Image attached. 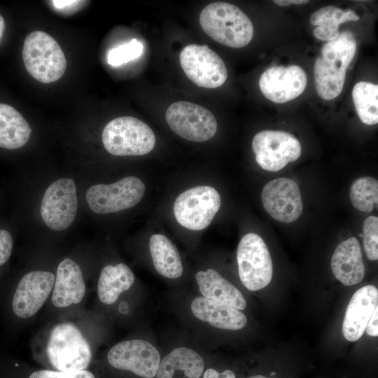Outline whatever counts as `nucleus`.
I'll use <instances>...</instances> for the list:
<instances>
[{"instance_id": "f257e3e1", "label": "nucleus", "mask_w": 378, "mask_h": 378, "mask_svg": "<svg viewBox=\"0 0 378 378\" xmlns=\"http://www.w3.org/2000/svg\"><path fill=\"white\" fill-rule=\"evenodd\" d=\"M12 203L10 216L18 233L42 244L59 241L83 216L76 172L50 165L15 172L6 183Z\"/></svg>"}, {"instance_id": "f03ea898", "label": "nucleus", "mask_w": 378, "mask_h": 378, "mask_svg": "<svg viewBox=\"0 0 378 378\" xmlns=\"http://www.w3.org/2000/svg\"><path fill=\"white\" fill-rule=\"evenodd\" d=\"M75 171L83 216L88 219L93 220L128 211L136 206L144 196L145 184L136 176H126L107 183L101 181L91 173Z\"/></svg>"}, {"instance_id": "7ed1b4c3", "label": "nucleus", "mask_w": 378, "mask_h": 378, "mask_svg": "<svg viewBox=\"0 0 378 378\" xmlns=\"http://www.w3.org/2000/svg\"><path fill=\"white\" fill-rule=\"evenodd\" d=\"M356 48L355 37L349 31L340 33L335 40L323 45L314 66L316 90L321 99L331 100L340 94Z\"/></svg>"}, {"instance_id": "20e7f679", "label": "nucleus", "mask_w": 378, "mask_h": 378, "mask_svg": "<svg viewBox=\"0 0 378 378\" xmlns=\"http://www.w3.org/2000/svg\"><path fill=\"white\" fill-rule=\"evenodd\" d=\"M45 354L50 369L62 372L88 370L92 359L88 341L71 322L59 323L52 328Z\"/></svg>"}, {"instance_id": "39448f33", "label": "nucleus", "mask_w": 378, "mask_h": 378, "mask_svg": "<svg viewBox=\"0 0 378 378\" xmlns=\"http://www.w3.org/2000/svg\"><path fill=\"white\" fill-rule=\"evenodd\" d=\"M200 24L212 39L230 48H243L253 36L250 18L237 6L227 2L207 5L200 14Z\"/></svg>"}, {"instance_id": "423d86ee", "label": "nucleus", "mask_w": 378, "mask_h": 378, "mask_svg": "<svg viewBox=\"0 0 378 378\" xmlns=\"http://www.w3.org/2000/svg\"><path fill=\"white\" fill-rule=\"evenodd\" d=\"M101 140L104 149L115 157L144 155L155 145L151 128L132 116H120L109 121L102 130Z\"/></svg>"}, {"instance_id": "0eeeda50", "label": "nucleus", "mask_w": 378, "mask_h": 378, "mask_svg": "<svg viewBox=\"0 0 378 378\" xmlns=\"http://www.w3.org/2000/svg\"><path fill=\"white\" fill-rule=\"evenodd\" d=\"M22 59L29 74L43 83L59 80L66 69V59L58 43L43 31H34L27 36Z\"/></svg>"}, {"instance_id": "6e6552de", "label": "nucleus", "mask_w": 378, "mask_h": 378, "mask_svg": "<svg viewBox=\"0 0 378 378\" xmlns=\"http://www.w3.org/2000/svg\"><path fill=\"white\" fill-rule=\"evenodd\" d=\"M220 204V196L215 188L200 186L181 193L174 201L173 211L181 226L199 231L209 225Z\"/></svg>"}, {"instance_id": "1a4fd4ad", "label": "nucleus", "mask_w": 378, "mask_h": 378, "mask_svg": "<svg viewBox=\"0 0 378 378\" xmlns=\"http://www.w3.org/2000/svg\"><path fill=\"white\" fill-rule=\"evenodd\" d=\"M237 260L240 280L249 290H260L271 282L272 260L267 245L258 234L248 233L241 239Z\"/></svg>"}, {"instance_id": "9d476101", "label": "nucleus", "mask_w": 378, "mask_h": 378, "mask_svg": "<svg viewBox=\"0 0 378 378\" xmlns=\"http://www.w3.org/2000/svg\"><path fill=\"white\" fill-rule=\"evenodd\" d=\"M165 118L171 130L188 141H208L217 131L214 115L207 108L192 102L180 101L172 104Z\"/></svg>"}, {"instance_id": "9b49d317", "label": "nucleus", "mask_w": 378, "mask_h": 378, "mask_svg": "<svg viewBox=\"0 0 378 378\" xmlns=\"http://www.w3.org/2000/svg\"><path fill=\"white\" fill-rule=\"evenodd\" d=\"M257 163L263 169L277 172L297 160L302 153L298 139L292 134L279 130H263L252 141Z\"/></svg>"}, {"instance_id": "f8f14e48", "label": "nucleus", "mask_w": 378, "mask_h": 378, "mask_svg": "<svg viewBox=\"0 0 378 378\" xmlns=\"http://www.w3.org/2000/svg\"><path fill=\"white\" fill-rule=\"evenodd\" d=\"M179 61L187 77L199 87L216 88L227 80L224 62L207 46H186L180 53Z\"/></svg>"}, {"instance_id": "ddd939ff", "label": "nucleus", "mask_w": 378, "mask_h": 378, "mask_svg": "<svg viewBox=\"0 0 378 378\" xmlns=\"http://www.w3.org/2000/svg\"><path fill=\"white\" fill-rule=\"evenodd\" d=\"M107 361L114 369L142 378H153L158 372L160 356L153 344L136 339L122 341L112 346L107 354Z\"/></svg>"}, {"instance_id": "4468645a", "label": "nucleus", "mask_w": 378, "mask_h": 378, "mask_svg": "<svg viewBox=\"0 0 378 378\" xmlns=\"http://www.w3.org/2000/svg\"><path fill=\"white\" fill-rule=\"evenodd\" d=\"M55 272L46 268H34L20 277L12 299L13 313L20 318L34 316L52 293Z\"/></svg>"}, {"instance_id": "2eb2a0df", "label": "nucleus", "mask_w": 378, "mask_h": 378, "mask_svg": "<svg viewBox=\"0 0 378 378\" xmlns=\"http://www.w3.org/2000/svg\"><path fill=\"white\" fill-rule=\"evenodd\" d=\"M261 199L269 215L281 223L293 222L302 212L300 188L288 178H277L267 183L262 188Z\"/></svg>"}, {"instance_id": "dca6fc26", "label": "nucleus", "mask_w": 378, "mask_h": 378, "mask_svg": "<svg viewBox=\"0 0 378 378\" xmlns=\"http://www.w3.org/2000/svg\"><path fill=\"white\" fill-rule=\"evenodd\" d=\"M307 83L305 71L299 66H273L260 76L259 87L263 95L276 104H283L302 94Z\"/></svg>"}, {"instance_id": "f3484780", "label": "nucleus", "mask_w": 378, "mask_h": 378, "mask_svg": "<svg viewBox=\"0 0 378 378\" xmlns=\"http://www.w3.org/2000/svg\"><path fill=\"white\" fill-rule=\"evenodd\" d=\"M86 293V284L81 263L72 255L58 260L55 270V282L51 302L59 308L80 303Z\"/></svg>"}, {"instance_id": "a211bd4d", "label": "nucleus", "mask_w": 378, "mask_h": 378, "mask_svg": "<svg viewBox=\"0 0 378 378\" xmlns=\"http://www.w3.org/2000/svg\"><path fill=\"white\" fill-rule=\"evenodd\" d=\"M377 307L378 290L375 286L367 285L356 291L347 305L342 323V333L346 340L355 342L362 337Z\"/></svg>"}, {"instance_id": "6ab92c4d", "label": "nucleus", "mask_w": 378, "mask_h": 378, "mask_svg": "<svg viewBox=\"0 0 378 378\" xmlns=\"http://www.w3.org/2000/svg\"><path fill=\"white\" fill-rule=\"evenodd\" d=\"M335 277L345 286L359 284L364 278L365 265L358 240L356 237L340 243L331 258Z\"/></svg>"}, {"instance_id": "aec40b11", "label": "nucleus", "mask_w": 378, "mask_h": 378, "mask_svg": "<svg viewBox=\"0 0 378 378\" xmlns=\"http://www.w3.org/2000/svg\"><path fill=\"white\" fill-rule=\"evenodd\" d=\"M191 310L198 319L220 329L240 330L247 323L246 316L240 310L204 297L196 298Z\"/></svg>"}, {"instance_id": "412c9836", "label": "nucleus", "mask_w": 378, "mask_h": 378, "mask_svg": "<svg viewBox=\"0 0 378 378\" xmlns=\"http://www.w3.org/2000/svg\"><path fill=\"white\" fill-rule=\"evenodd\" d=\"M195 279L204 298L239 310L246 307V301L242 293L216 270L209 268L206 271H199Z\"/></svg>"}, {"instance_id": "4be33fe9", "label": "nucleus", "mask_w": 378, "mask_h": 378, "mask_svg": "<svg viewBox=\"0 0 378 378\" xmlns=\"http://www.w3.org/2000/svg\"><path fill=\"white\" fill-rule=\"evenodd\" d=\"M204 369L202 358L194 350L181 346L160 360L156 378H200Z\"/></svg>"}, {"instance_id": "5701e85b", "label": "nucleus", "mask_w": 378, "mask_h": 378, "mask_svg": "<svg viewBox=\"0 0 378 378\" xmlns=\"http://www.w3.org/2000/svg\"><path fill=\"white\" fill-rule=\"evenodd\" d=\"M32 129L22 115L11 106L0 104V148L17 150L29 142Z\"/></svg>"}, {"instance_id": "b1692460", "label": "nucleus", "mask_w": 378, "mask_h": 378, "mask_svg": "<svg viewBox=\"0 0 378 378\" xmlns=\"http://www.w3.org/2000/svg\"><path fill=\"white\" fill-rule=\"evenodd\" d=\"M134 280L133 272L123 262L104 265L100 270L97 285L99 300L108 305L115 303L122 293L130 289Z\"/></svg>"}, {"instance_id": "393cba45", "label": "nucleus", "mask_w": 378, "mask_h": 378, "mask_svg": "<svg viewBox=\"0 0 378 378\" xmlns=\"http://www.w3.org/2000/svg\"><path fill=\"white\" fill-rule=\"evenodd\" d=\"M149 248L153 265L160 274L169 279L182 275L183 267L180 254L168 237L162 234H153Z\"/></svg>"}, {"instance_id": "a878e982", "label": "nucleus", "mask_w": 378, "mask_h": 378, "mask_svg": "<svg viewBox=\"0 0 378 378\" xmlns=\"http://www.w3.org/2000/svg\"><path fill=\"white\" fill-rule=\"evenodd\" d=\"M358 20L359 17L351 9L342 10L336 6H328L315 11L310 17V23L316 26L313 31L314 36L328 42L338 37L340 24Z\"/></svg>"}, {"instance_id": "bb28decb", "label": "nucleus", "mask_w": 378, "mask_h": 378, "mask_svg": "<svg viewBox=\"0 0 378 378\" xmlns=\"http://www.w3.org/2000/svg\"><path fill=\"white\" fill-rule=\"evenodd\" d=\"M352 98L360 120L368 125L377 124L378 85L370 82H358L352 90Z\"/></svg>"}, {"instance_id": "cd10ccee", "label": "nucleus", "mask_w": 378, "mask_h": 378, "mask_svg": "<svg viewBox=\"0 0 378 378\" xmlns=\"http://www.w3.org/2000/svg\"><path fill=\"white\" fill-rule=\"evenodd\" d=\"M353 206L358 210L371 212L378 202V181L371 176L360 177L353 182L349 192Z\"/></svg>"}, {"instance_id": "c85d7f7f", "label": "nucleus", "mask_w": 378, "mask_h": 378, "mask_svg": "<svg viewBox=\"0 0 378 378\" xmlns=\"http://www.w3.org/2000/svg\"><path fill=\"white\" fill-rule=\"evenodd\" d=\"M18 233L17 225L10 216L0 214V270L9 262Z\"/></svg>"}, {"instance_id": "c756f323", "label": "nucleus", "mask_w": 378, "mask_h": 378, "mask_svg": "<svg viewBox=\"0 0 378 378\" xmlns=\"http://www.w3.org/2000/svg\"><path fill=\"white\" fill-rule=\"evenodd\" d=\"M144 51L143 44L136 38L111 49L107 55V62L118 66L139 57Z\"/></svg>"}, {"instance_id": "7c9ffc66", "label": "nucleus", "mask_w": 378, "mask_h": 378, "mask_svg": "<svg viewBox=\"0 0 378 378\" xmlns=\"http://www.w3.org/2000/svg\"><path fill=\"white\" fill-rule=\"evenodd\" d=\"M363 238L365 252L368 259H378V218L370 216L368 217L363 227Z\"/></svg>"}, {"instance_id": "2f4dec72", "label": "nucleus", "mask_w": 378, "mask_h": 378, "mask_svg": "<svg viewBox=\"0 0 378 378\" xmlns=\"http://www.w3.org/2000/svg\"><path fill=\"white\" fill-rule=\"evenodd\" d=\"M24 378H97L89 370L76 372H62L51 369L30 371Z\"/></svg>"}, {"instance_id": "473e14b6", "label": "nucleus", "mask_w": 378, "mask_h": 378, "mask_svg": "<svg viewBox=\"0 0 378 378\" xmlns=\"http://www.w3.org/2000/svg\"><path fill=\"white\" fill-rule=\"evenodd\" d=\"M52 6L57 10L60 11H66L69 12L71 10H75V8L80 5H81L83 2V1H51Z\"/></svg>"}, {"instance_id": "72a5a7b5", "label": "nucleus", "mask_w": 378, "mask_h": 378, "mask_svg": "<svg viewBox=\"0 0 378 378\" xmlns=\"http://www.w3.org/2000/svg\"><path fill=\"white\" fill-rule=\"evenodd\" d=\"M366 332L372 337L378 336V307H377L370 316L366 328Z\"/></svg>"}, {"instance_id": "f704fd0d", "label": "nucleus", "mask_w": 378, "mask_h": 378, "mask_svg": "<svg viewBox=\"0 0 378 378\" xmlns=\"http://www.w3.org/2000/svg\"><path fill=\"white\" fill-rule=\"evenodd\" d=\"M203 378H236L234 372L230 370H225L220 373L213 368L207 369L203 375Z\"/></svg>"}, {"instance_id": "c9c22d12", "label": "nucleus", "mask_w": 378, "mask_h": 378, "mask_svg": "<svg viewBox=\"0 0 378 378\" xmlns=\"http://www.w3.org/2000/svg\"><path fill=\"white\" fill-rule=\"evenodd\" d=\"M307 0H274V3L280 6H287L291 4H304L308 3Z\"/></svg>"}, {"instance_id": "e433bc0d", "label": "nucleus", "mask_w": 378, "mask_h": 378, "mask_svg": "<svg viewBox=\"0 0 378 378\" xmlns=\"http://www.w3.org/2000/svg\"><path fill=\"white\" fill-rule=\"evenodd\" d=\"M6 192L0 188V214L6 200Z\"/></svg>"}, {"instance_id": "4c0bfd02", "label": "nucleus", "mask_w": 378, "mask_h": 378, "mask_svg": "<svg viewBox=\"0 0 378 378\" xmlns=\"http://www.w3.org/2000/svg\"><path fill=\"white\" fill-rule=\"evenodd\" d=\"M5 29V22L4 18L0 14V41L4 34V31Z\"/></svg>"}, {"instance_id": "58836bf2", "label": "nucleus", "mask_w": 378, "mask_h": 378, "mask_svg": "<svg viewBox=\"0 0 378 378\" xmlns=\"http://www.w3.org/2000/svg\"><path fill=\"white\" fill-rule=\"evenodd\" d=\"M248 378H270V377H266L263 375L258 374V375H254Z\"/></svg>"}, {"instance_id": "ea45409f", "label": "nucleus", "mask_w": 378, "mask_h": 378, "mask_svg": "<svg viewBox=\"0 0 378 378\" xmlns=\"http://www.w3.org/2000/svg\"><path fill=\"white\" fill-rule=\"evenodd\" d=\"M274 374H276V372H271V375H274Z\"/></svg>"}, {"instance_id": "a19ab883", "label": "nucleus", "mask_w": 378, "mask_h": 378, "mask_svg": "<svg viewBox=\"0 0 378 378\" xmlns=\"http://www.w3.org/2000/svg\"><path fill=\"white\" fill-rule=\"evenodd\" d=\"M359 236H360V237H363V233L359 234Z\"/></svg>"}]
</instances>
